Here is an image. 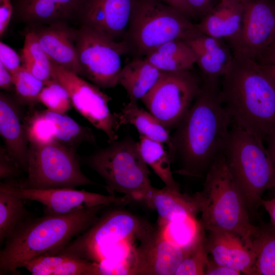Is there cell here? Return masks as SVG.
<instances>
[{
  "instance_id": "cell-1",
  "label": "cell",
  "mask_w": 275,
  "mask_h": 275,
  "mask_svg": "<svg viewBox=\"0 0 275 275\" xmlns=\"http://www.w3.org/2000/svg\"><path fill=\"white\" fill-rule=\"evenodd\" d=\"M202 79L198 95L171 134L168 153L177 165L175 173L204 178L224 154L231 121L221 98L219 78Z\"/></svg>"
},
{
  "instance_id": "cell-2",
  "label": "cell",
  "mask_w": 275,
  "mask_h": 275,
  "mask_svg": "<svg viewBox=\"0 0 275 275\" xmlns=\"http://www.w3.org/2000/svg\"><path fill=\"white\" fill-rule=\"evenodd\" d=\"M221 98L231 125L261 139L275 130V85L256 60L233 53Z\"/></svg>"
},
{
  "instance_id": "cell-3",
  "label": "cell",
  "mask_w": 275,
  "mask_h": 275,
  "mask_svg": "<svg viewBox=\"0 0 275 275\" xmlns=\"http://www.w3.org/2000/svg\"><path fill=\"white\" fill-rule=\"evenodd\" d=\"M108 205H103L66 214H45L31 217L7 238L0 252V274H18V269L34 257L56 254L99 218Z\"/></svg>"
},
{
  "instance_id": "cell-4",
  "label": "cell",
  "mask_w": 275,
  "mask_h": 275,
  "mask_svg": "<svg viewBox=\"0 0 275 275\" xmlns=\"http://www.w3.org/2000/svg\"><path fill=\"white\" fill-rule=\"evenodd\" d=\"M203 188L193 195L203 228L234 233L252 248L260 232L254 225L244 199L225 163L224 154L211 166L205 178Z\"/></svg>"
},
{
  "instance_id": "cell-5",
  "label": "cell",
  "mask_w": 275,
  "mask_h": 275,
  "mask_svg": "<svg viewBox=\"0 0 275 275\" xmlns=\"http://www.w3.org/2000/svg\"><path fill=\"white\" fill-rule=\"evenodd\" d=\"M264 141L231 125L224 151L227 167L249 211L257 212L263 195L271 187L273 169Z\"/></svg>"
},
{
  "instance_id": "cell-6",
  "label": "cell",
  "mask_w": 275,
  "mask_h": 275,
  "mask_svg": "<svg viewBox=\"0 0 275 275\" xmlns=\"http://www.w3.org/2000/svg\"><path fill=\"white\" fill-rule=\"evenodd\" d=\"M109 144L87 156L85 162L103 179L112 195L123 194L146 204L154 187L138 142L126 137Z\"/></svg>"
},
{
  "instance_id": "cell-7",
  "label": "cell",
  "mask_w": 275,
  "mask_h": 275,
  "mask_svg": "<svg viewBox=\"0 0 275 275\" xmlns=\"http://www.w3.org/2000/svg\"><path fill=\"white\" fill-rule=\"evenodd\" d=\"M201 33L197 23L159 0H135L126 39L128 52L144 58L173 40L188 41Z\"/></svg>"
},
{
  "instance_id": "cell-8",
  "label": "cell",
  "mask_w": 275,
  "mask_h": 275,
  "mask_svg": "<svg viewBox=\"0 0 275 275\" xmlns=\"http://www.w3.org/2000/svg\"><path fill=\"white\" fill-rule=\"evenodd\" d=\"M154 230L148 223L130 213L113 211L99 217L57 254L98 264L125 244L136 239L141 240Z\"/></svg>"
},
{
  "instance_id": "cell-9",
  "label": "cell",
  "mask_w": 275,
  "mask_h": 275,
  "mask_svg": "<svg viewBox=\"0 0 275 275\" xmlns=\"http://www.w3.org/2000/svg\"><path fill=\"white\" fill-rule=\"evenodd\" d=\"M25 172V179L7 182L33 189L75 188L97 184L82 172L76 149L56 140L44 145H30Z\"/></svg>"
},
{
  "instance_id": "cell-10",
  "label": "cell",
  "mask_w": 275,
  "mask_h": 275,
  "mask_svg": "<svg viewBox=\"0 0 275 275\" xmlns=\"http://www.w3.org/2000/svg\"><path fill=\"white\" fill-rule=\"evenodd\" d=\"M76 47L82 76L103 89L118 85L122 68L121 56L128 52L124 42H116L93 28L81 25L77 29Z\"/></svg>"
},
{
  "instance_id": "cell-11",
  "label": "cell",
  "mask_w": 275,
  "mask_h": 275,
  "mask_svg": "<svg viewBox=\"0 0 275 275\" xmlns=\"http://www.w3.org/2000/svg\"><path fill=\"white\" fill-rule=\"evenodd\" d=\"M192 70L164 72L141 99L149 112L169 131L183 118L200 90L202 77Z\"/></svg>"
},
{
  "instance_id": "cell-12",
  "label": "cell",
  "mask_w": 275,
  "mask_h": 275,
  "mask_svg": "<svg viewBox=\"0 0 275 275\" xmlns=\"http://www.w3.org/2000/svg\"><path fill=\"white\" fill-rule=\"evenodd\" d=\"M51 66L52 77L66 89L74 108L95 128L105 133L109 144L117 140L118 129L115 117L108 105L111 97L80 75L52 62Z\"/></svg>"
},
{
  "instance_id": "cell-13",
  "label": "cell",
  "mask_w": 275,
  "mask_h": 275,
  "mask_svg": "<svg viewBox=\"0 0 275 275\" xmlns=\"http://www.w3.org/2000/svg\"><path fill=\"white\" fill-rule=\"evenodd\" d=\"M0 186L22 200L41 203L44 213L49 214H66L103 205H125L131 201L125 195L107 196L74 188H23L7 182H1Z\"/></svg>"
},
{
  "instance_id": "cell-14",
  "label": "cell",
  "mask_w": 275,
  "mask_h": 275,
  "mask_svg": "<svg viewBox=\"0 0 275 275\" xmlns=\"http://www.w3.org/2000/svg\"><path fill=\"white\" fill-rule=\"evenodd\" d=\"M275 42V0H246L241 28L230 43L233 53L258 61Z\"/></svg>"
},
{
  "instance_id": "cell-15",
  "label": "cell",
  "mask_w": 275,
  "mask_h": 275,
  "mask_svg": "<svg viewBox=\"0 0 275 275\" xmlns=\"http://www.w3.org/2000/svg\"><path fill=\"white\" fill-rule=\"evenodd\" d=\"M184 255V249L155 230L134 249L130 275H174Z\"/></svg>"
},
{
  "instance_id": "cell-16",
  "label": "cell",
  "mask_w": 275,
  "mask_h": 275,
  "mask_svg": "<svg viewBox=\"0 0 275 275\" xmlns=\"http://www.w3.org/2000/svg\"><path fill=\"white\" fill-rule=\"evenodd\" d=\"M135 0H81L76 19L112 40L125 41Z\"/></svg>"
},
{
  "instance_id": "cell-17",
  "label": "cell",
  "mask_w": 275,
  "mask_h": 275,
  "mask_svg": "<svg viewBox=\"0 0 275 275\" xmlns=\"http://www.w3.org/2000/svg\"><path fill=\"white\" fill-rule=\"evenodd\" d=\"M32 29L52 63L82 76L76 47L77 29L65 22L34 26Z\"/></svg>"
},
{
  "instance_id": "cell-18",
  "label": "cell",
  "mask_w": 275,
  "mask_h": 275,
  "mask_svg": "<svg viewBox=\"0 0 275 275\" xmlns=\"http://www.w3.org/2000/svg\"><path fill=\"white\" fill-rule=\"evenodd\" d=\"M205 246L216 263L251 275L255 254L251 248L237 234L226 231H206Z\"/></svg>"
},
{
  "instance_id": "cell-19",
  "label": "cell",
  "mask_w": 275,
  "mask_h": 275,
  "mask_svg": "<svg viewBox=\"0 0 275 275\" xmlns=\"http://www.w3.org/2000/svg\"><path fill=\"white\" fill-rule=\"evenodd\" d=\"M20 104L9 95L0 94V133L9 154L26 172L29 150Z\"/></svg>"
},
{
  "instance_id": "cell-20",
  "label": "cell",
  "mask_w": 275,
  "mask_h": 275,
  "mask_svg": "<svg viewBox=\"0 0 275 275\" xmlns=\"http://www.w3.org/2000/svg\"><path fill=\"white\" fill-rule=\"evenodd\" d=\"M81 0H18L16 13L21 21L32 26L76 19Z\"/></svg>"
},
{
  "instance_id": "cell-21",
  "label": "cell",
  "mask_w": 275,
  "mask_h": 275,
  "mask_svg": "<svg viewBox=\"0 0 275 275\" xmlns=\"http://www.w3.org/2000/svg\"><path fill=\"white\" fill-rule=\"evenodd\" d=\"M245 1L219 0L197 23L199 31L201 34L232 42L240 32Z\"/></svg>"
},
{
  "instance_id": "cell-22",
  "label": "cell",
  "mask_w": 275,
  "mask_h": 275,
  "mask_svg": "<svg viewBox=\"0 0 275 275\" xmlns=\"http://www.w3.org/2000/svg\"><path fill=\"white\" fill-rule=\"evenodd\" d=\"M187 42L195 53L202 77L219 78L225 75L233 54L223 39L201 34Z\"/></svg>"
},
{
  "instance_id": "cell-23",
  "label": "cell",
  "mask_w": 275,
  "mask_h": 275,
  "mask_svg": "<svg viewBox=\"0 0 275 275\" xmlns=\"http://www.w3.org/2000/svg\"><path fill=\"white\" fill-rule=\"evenodd\" d=\"M22 267L33 275H100L97 263L60 254L39 255Z\"/></svg>"
},
{
  "instance_id": "cell-24",
  "label": "cell",
  "mask_w": 275,
  "mask_h": 275,
  "mask_svg": "<svg viewBox=\"0 0 275 275\" xmlns=\"http://www.w3.org/2000/svg\"><path fill=\"white\" fill-rule=\"evenodd\" d=\"M163 72L145 57L135 58L122 67L118 85L124 88L129 101L138 102L154 87Z\"/></svg>"
},
{
  "instance_id": "cell-25",
  "label": "cell",
  "mask_w": 275,
  "mask_h": 275,
  "mask_svg": "<svg viewBox=\"0 0 275 275\" xmlns=\"http://www.w3.org/2000/svg\"><path fill=\"white\" fill-rule=\"evenodd\" d=\"M146 205L156 210L160 222H168L188 215L197 216L199 213L193 195L182 194L164 186L153 187Z\"/></svg>"
},
{
  "instance_id": "cell-26",
  "label": "cell",
  "mask_w": 275,
  "mask_h": 275,
  "mask_svg": "<svg viewBox=\"0 0 275 275\" xmlns=\"http://www.w3.org/2000/svg\"><path fill=\"white\" fill-rule=\"evenodd\" d=\"M114 115L118 129L123 125H132L140 135L169 146L170 131L151 113L139 107L137 102L123 103L120 112Z\"/></svg>"
},
{
  "instance_id": "cell-27",
  "label": "cell",
  "mask_w": 275,
  "mask_h": 275,
  "mask_svg": "<svg viewBox=\"0 0 275 275\" xmlns=\"http://www.w3.org/2000/svg\"><path fill=\"white\" fill-rule=\"evenodd\" d=\"M145 58L159 70L175 72L193 70L195 53L186 41L168 42L148 53Z\"/></svg>"
},
{
  "instance_id": "cell-28",
  "label": "cell",
  "mask_w": 275,
  "mask_h": 275,
  "mask_svg": "<svg viewBox=\"0 0 275 275\" xmlns=\"http://www.w3.org/2000/svg\"><path fill=\"white\" fill-rule=\"evenodd\" d=\"M43 111L46 117L52 123L56 141L74 149H76L82 142L95 143V136L89 127L79 124L66 114L56 113L47 109Z\"/></svg>"
},
{
  "instance_id": "cell-29",
  "label": "cell",
  "mask_w": 275,
  "mask_h": 275,
  "mask_svg": "<svg viewBox=\"0 0 275 275\" xmlns=\"http://www.w3.org/2000/svg\"><path fill=\"white\" fill-rule=\"evenodd\" d=\"M139 151L145 162L163 182L165 186L180 190L171 170V161L163 144L140 135L138 142Z\"/></svg>"
},
{
  "instance_id": "cell-30",
  "label": "cell",
  "mask_w": 275,
  "mask_h": 275,
  "mask_svg": "<svg viewBox=\"0 0 275 275\" xmlns=\"http://www.w3.org/2000/svg\"><path fill=\"white\" fill-rule=\"evenodd\" d=\"M252 249L255 261L251 275H275V225L270 223L260 226Z\"/></svg>"
},
{
  "instance_id": "cell-31",
  "label": "cell",
  "mask_w": 275,
  "mask_h": 275,
  "mask_svg": "<svg viewBox=\"0 0 275 275\" xmlns=\"http://www.w3.org/2000/svg\"><path fill=\"white\" fill-rule=\"evenodd\" d=\"M22 199L0 186V243L22 223L33 216Z\"/></svg>"
},
{
  "instance_id": "cell-32",
  "label": "cell",
  "mask_w": 275,
  "mask_h": 275,
  "mask_svg": "<svg viewBox=\"0 0 275 275\" xmlns=\"http://www.w3.org/2000/svg\"><path fill=\"white\" fill-rule=\"evenodd\" d=\"M22 66L44 82L52 78L51 62L32 29L24 37L21 51Z\"/></svg>"
},
{
  "instance_id": "cell-33",
  "label": "cell",
  "mask_w": 275,
  "mask_h": 275,
  "mask_svg": "<svg viewBox=\"0 0 275 275\" xmlns=\"http://www.w3.org/2000/svg\"><path fill=\"white\" fill-rule=\"evenodd\" d=\"M159 230L168 239L186 250L206 232L197 216L188 215L168 222H159Z\"/></svg>"
},
{
  "instance_id": "cell-34",
  "label": "cell",
  "mask_w": 275,
  "mask_h": 275,
  "mask_svg": "<svg viewBox=\"0 0 275 275\" xmlns=\"http://www.w3.org/2000/svg\"><path fill=\"white\" fill-rule=\"evenodd\" d=\"M13 75L16 100L21 105L30 106L38 102L45 82L38 79L22 66Z\"/></svg>"
},
{
  "instance_id": "cell-35",
  "label": "cell",
  "mask_w": 275,
  "mask_h": 275,
  "mask_svg": "<svg viewBox=\"0 0 275 275\" xmlns=\"http://www.w3.org/2000/svg\"><path fill=\"white\" fill-rule=\"evenodd\" d=\"M23 122L29 145H44L55 140L52 123L43 111L30 113L24 117Z\"/></svg>"
},
{
  "instance_id": "cell-36",
  "label": "cell",
  "mask_w": 275,
  "mask_h": 275,
  "mask_svg": "<svg viewBox=\"0 0 275 275\" xmlns=\"http://www.w3.org/2000/svg\"><path fill=\"white\" fill-rule=\"evenodd\" d=\"M206 232L190 248L185 250L184 256L174 275H204L209 256L205 246Z\"/></svg>"
},
{
  "instance_id": "cell-37",
  "label": "cell",
  "mask_w": 275,
  "mask_h": 275,
  "mask_svg": "<svg viewBox=\"0 0 275 275\" xmlns=\"http://www.w3.org/2000/svg\"><path fill=\"white\" fill-rule=\"evenodd\" d=\"M38 102L49 111L62 114H66L72 106L66 89L53 77L45 82L39 94Z\"/></svg>"
},
{
  "instance_id": "cell-38",
  "label": "cell",
  "mask_w": 275,
  "mask_h": 275,
  "mask_svg": "<svg viewBox=\"0 0 275 275\" xmlns=\"http://www.w3.org/2000/svg\"><path fill=\"white\" fill-rule=\"evenodd\" d=\"M23 172L16 161L9 154L4 146L0 149V178L1 180L12 179Z\"/></svg>"
},
{
  "instance_id": "cell-39",
  "label": "cell",
  "mask_w": 275,
  "mask_h": 275,
  "mask_svg": "<svg viewBox=\"0 0 275 275\" xmlns=\"http://www.w3.org/2000/svg\"><path fill=\"white\" fill-rule=\"evenodd\" d=\"M21 58L15 50L4 42H0V63L12 74L21 67Z\"/></svg>"
},
{
  "instance_id": "cell-40",
  "label": "cell",
  "mask_w": 275,
  "mask_h": 275,
  "mask_svg": "<svg viewBox=\"0 0 275 275\" xmlns=\"http://www.w3.org/2000/svg\"><path fill=\"white\" fill-rule=\"evenodd\" d=\"M196 16L204 17L219 0H186Z\"/></svg>"
},
{
  "instance_id": "cell-41",
  "label": "cell",
  "mask_w": 275,
  "mask_h": 275,
  "mask_svg": "<svg viewBox=\"0 0 275 275\" xmlns=\"http://www.w3.org/2000/svg\"><path fill=\"white\" fill-rule=\"evenodd\" d=\"M242 273L233 268L218 264L215 262L210 257L205 269V275H239Z\"/></svg>"
},
{
  "instance_id": "cell-42",
  "label": "cell",
  "mask_w": 275,
  "mask_h": 275,
  "mask_svg": "<svg viewBox=\"0 0 275 275\" xmlns=\"http://www.w3.org/2000/svg\"><path fill=\"white\" fill-rule=\"evenodd\" d=\"M13 12L10 0H0V35L2 36L8 26Z\"/></svg>"
},
{
  "instance_id": "cell-43",
  "label": "cell",
  "mask_w": 275,
  "mask_h": 275,
  "mask_svg": "<svg viewBox=\"0 0 275 275\" xmlns=\"http://www.w3.org/2000/svg\"><path fill=\"white\" fill-rule=\"evenodd\" d=\"M266 149L272 164L274 176L271 187L267 191L269 193V198L275 197V130L271 132L265 139Z\"/></svg>"
},
{
  "instance_id": "cell-44",
  "label": "cell",
  "mask_w": 275,
  "mask_h": 275,
  "mask_svg": "<svg viewBox=\"0 0 275 275\" xmlns=\"http://www.w3.org/2000/svg\"><path fill=\"white\" fill-rule=\"evenodd\" d=\"M167 5L176 9L191 20L196 17L193 11L186 0H159Z\"/></svg>"
},
{
  "instance_id": "cell-45",
  "label": "cell",
  "mask_w": 275,
  "mask_h": 275,
  "mask_svg": "<svg viewBox=\"0 0 275 275\" xmlns=\"http://www.w3.org/2000/svg\"><path fill=\"white\" fill-rule=\"evenodd\" d=\"M0 88L2 90L8 91H10L14 89L13 75L1 63Z\"/></svg>"
},
{
  "instance_id": "cell-46",
  "label": "cell",
  "mask_w": 275,
  "mask_h": 275,
  "mask_svg": "<svg viewBox=\"0 0 275 275\" xmlns=\"http://www.w3.org/2000/svg\"><path fill=\"white\" fill-rule=\"evenodd\" d=\"M258 62L262 64L275 65V42L262 53Z\"/></svg>"
},
{
  "instance_id": "cell-47",
  "label": "cell",
  "mask_w": 275,
  "mask_h": 275,
  "mask_svg": "<svg viewBox=\"0 0 275 275\" xmlns=\"http://www.w3.org/2000/svg\"><path fill=\"white\" fill-rule=\"evenodd\" d=\"M261 205L268 213L271 223L275 225V197L266 200L262 199L261 201Z\"/></svg>"
},
{
  "instance_id": "cell-48",
  "label": "cell",
  "mask_w": 275,
  "mask_h": 275,
  "mask_svg": "<svg viewBox=\"0 0 275 275\" xmlns=\"http://www.w3.org/2000/svg\"><path fill=\"white\" fill-rule=\"evenodd\" d=\"M260 64L262 70L275 85V65L271 64Z\"/></svg>"
},
{
  "instance_id": "cell-49",
  "label": "cell",
  "mask_w": 275,
  "mask_h": 275,
  "mask_svg": "<svg viewBox=\"0 0 275 275\" xmlns=\"http://www.w3.org/2000/svg\"><path fill=\"white\" fill-rule=\"evenodd\" d=\"M243 1H245L246 0H243Z\"/></svg>"
}]
</instances>
